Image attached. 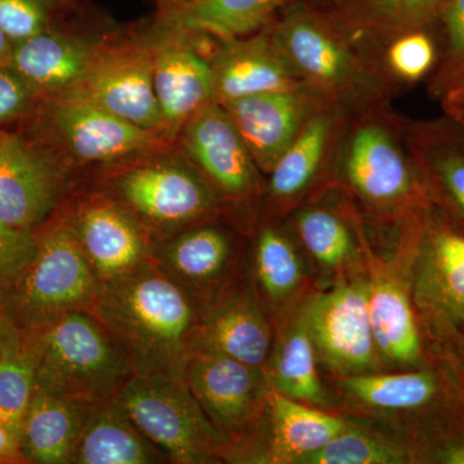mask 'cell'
<instances>
[{
  "label": "cell",
  "instance_id": "e0dca14e",
  "mask_svg": "<svg viewBox=\"0 0 464 464\" xmlns=\"http://www.w3.org/2000/svg\"><path fill=\"white\" fill-rule=\"evenodd\" d=\"M219 42L210 57L215 102L306 88L267 26L250 35Z\"/></svg>",
  "mask_w": 464,
  "mask_h": 464
},
{
  "label": "cell",
  "instance_id": "8fae6325",
  "mask_svg": "<svg viewBox=\"0 0 464 464\" xmlns=\"http://www.w3.org/2000/svg\"><path fill=\"white\" fill-rule=\"evenodd\" d=\"M185 381L228 447L250 431L267 401L264 369L215 351H195Z\"/></svg>",
  "mask_w": 464,
  "mask_h": 464
},
{
  "label": "cell",
  "instance_id": "ba28073f",
  "mask_svg": "<svg viewBox=\"0 0 464 464\" xmlns=\"http://www.w3.org/2000/svg\"><path fill=\"white\" fill-rule=\"evenodd\" d=\"M101 108L142 130L167 136L145 33L108 32L75 88ZM170 140V139H169Z\"/></svg>",
  "mask_w": 464,
  "mask_h": 464
},
{
  "label": "cell",
  "instance_id": "603a6c76",
  "mask_svg": "<svg viewBox=\"0 0 464 464\" xmlns=\"http://www.w3.org/2000/svg\"><path fill=\"white\" fill-rule=\"evenodd\" d=\"M168 463L167 458L112 402L96 405L90 414L69 464Z\"/></svg>",
  "mask_w": 464,
  "mask_h": 464
},
{
  "label": "cell",
  "instance_id": "7a4b0ae2",
  "mask_svg": "<svg viewBox=\"0 0 464 464\" xmlns=\"http://www.w3.org/2000/svg\"><path fill=\"white\" fill-rule=\"evenodd\" d=\"M17 125L50 150L74 185L82 169L94 168L99 176L176 145L161 134L128 123L76 91L42 97L33 114Z\"/></svg>",
  "mask_w": 464,
  "mask_h": 464
},
{
  "label": "cell",
  "instance_id": "277c9868",
  "mask_svg": "<svg viewBox=\"0 0 464 464\" xmlns=\"http://www.w3.org/2000/svg\"><path fill=\"white\" fill-rule=\"evenodd\" d=\"M36 360V386L85 405L112 402L134 377L123 348L88 311L60 317L26 335Z\"/></svg>",
  "mask_w": 464,
  "mask_h": 464
},
{
  "label": "cell",
  "instance_id": "ac0fdd59",
  "mask_svg": "<svg viewBox=\"0 0 464 464\" xmlns=\"http://www.w3.org/2000/svg\"><path fill=\"white\" fill-rule=\"evenodd\" d=\"M306 91L267 92L222 105L261 172L270 173L311 115Z\"/></svg>",
  "mask_w": 464,
  "mask_h": 464
},
{
  "label": "cell",
  "instance_id": "30bf717a",
  "mask_svg": "<svg viewBox=\"0 0 464 464\" xmlns=\"http://www.w3.org/2000/svg\"><path fill=\"white\" fill-rule=\"evenodd\" d=\"M74 182L53 154L18 125L0 128V218L35 232Z\"/></svg>",
  "mask_w": 464,
  "mask_h": 464
},
{
  "label": "cell",
  "instance_id": "d6a6232c",
  "mask_svg": "<svg viewBox=\"0 0 464 464\" xmlns=\"http://www.w3.org/2000/svg\"><path fill=\"white\" fill-rule=\"evenodd\" d=\"M35 386V353L26 338L18 350L0 353V422L18 436Z\"/></svg>",
  "mask_w": 464,
  "mask_h": 464
},
{
  "label": "cell",
  "instance_id": "8d00e7d4",
  "mask_svg": "<svg viewBox=\"0 0 464 464\" xmlns=\"http://www.w3.org/2000/svg\"><path fill=\"white\" fill-rule=\"evenodd\" d=\"M35 249V232L14 227L0 218V290L7 292L25 270Z\"/></svg>",
  "mask_w": 464,
  "mask_h": 464
},
{
  "label": "cell",
  "instance_id": "b9f144b4",
  "mask_svg": "<svg viewBox=\"0 0 464 464\" xmlns=\"http://www.w3.org/2000/svg\"><path fill=\"white\" fill-rule=\"evenodd\" d=\"M444 108L449 115L464 125V65L451 76L444 87Z\"/></svg>",
  "mask_w": 464,
  "mask_h": 464
},
{
  "label": "cell",
  "instance_id": "d590c367",
  "mask_svg": "<svg viewBox=\"0 0 464 464\" xmlns=\"http://www.w3.org/2000/svg\"><path fill=\"white\" fill-rule=\"evenodd\" d=\"M435 45L420 30L398 34L387 51V63L391 72L404 81L422 78L435 63Z\"/></svg>",
  "mask_w": 464,
  "mask_h": 464
},
{
  "label": "cell",
  "instance_id": "f1b7e54d",
  "mask_svg": "<svg viewBox=\"0 0 464 464\" xmlns=\"http://www.w3.org/2000/svg\"><path fill=\"white\" fill-rule=\"evenodd\" d=\"M424 292L436 306L464 324V237L441 231L433 237L423 271Z\"/></svg>",
  "mask_w": 464,
  "mask_h": 464
},
{
  "label": "cell",
  "instance_id": "7c38bea8",
  "mask_svg": "<svg viewBox=\"0 0 464 464\" xmlns=\"http://www.w3.org/2000/svg\"><path fill=\"white\" fill-rule=\"evenodd\" d=\"M152 54V72L159 109L167 136L176 141L183 125L215 102L210 57L198 50L197 36L152 21L143 30Z\"/></svg>",
  "mask_w": 464,
  "mask_h": 464
},
{
  "label": "cell",
  "instance_id": "f35d334b",
  "mask_svg": "<svg viewBox=\"0 0 464 464\" xmlns=\"http://www.w3.org/2000/svg\"><path fill=\"white\" fill-rule=\"evenodd\" d=\"M439 17L444 24L448 39L447 63L440 76L445 85L464 65V0H448Z\"/></svg>",
  "mask_w": 464,
  "mask_h": 464
},
{
  "label": "cell",
  "instance_id": "ffe728a7",
  "mask_svg": "<svg viewBox=\"0 0 464 464\" xmlns=\"http://www.w3.org/2000/svg\"><path fill=\"white\" fill-rule=\"evenodd\" d=\"M273 335L257 298L244 290H227L207 308L198 350L215 351L255 368L268 364Z\"/></svg>",
  "mask_w": 464,
  "mask_h": 464
},
{
  "label": "cell",
  "instance_id": "2e32d148",
  "mask_svg": "<svg viewBox=\"0 0 464 464\" xmlns=\"http://www.w3.org/2000/svg\"><path fill=\"white\" fill-rule=\"evenodd\" d=\"M210 221L152 241V259L204 310L221 297L234 262L230 235Z\"/></svg>",
  "mask_w": 464,
  "mask_h": 464
},
{
  "label": "cell",
  "instance_id": "83f0119b",
  "mask_svg": "<svg viewBox=\"0 0 464 464\" xmlns=\"http://www.w3.org/2000/svg\"><path fill=\"white\" fill-rule=\"evenodd\" d=\"M340 386L357 401L381 411H411L431 401L438 386L427 372L355 374L341 378Z\"/></svg>",
  "mask_w": 464,
  "mask_h": 464
},
{
  "label": "cell",
  "instance_id": "5bb4252c",
  "mask_svg": "<svg viewBox=\"0 0 464 464\" xmlns=\"http://www.w3.org/2000/svg\"><path fill=\"white\" fill-rule=\"evenodd\" d=\"M176 145L222 199L246 200L259 191L261 170L221 103H209L192 116Z\"/></svg>",
  "mask_w": 464,
  "mask_h": 464
},
{
  "label": "cell",
  "instance_id": "5b68a950",
  "mask_svg": "<svg viewBox=\"0 0 464 464\" xmlns=\"http://www.w3.org/2000/svg\"><path fill=\"white\" fill-rule=\"evenodd\" d=\"M101 288L102 283L56 209L35 231L33 257L5 297L18 329L29 335L67 314L91 313Z\"/></svg>",
  "mask_w": 464,
  "mask_h": 464
},
{
  "label": "cell",
  "instance_id": "d6986e66",
  "mask_svg": "<svg viewBox=\"0 0 464 464\" xmlns=\"http://www.w3.org/2000/svg\"><path fill=\"white\" fill-rule=\"evenodd\" d=\"M342 158L348 182L371 203L393 206L413 191L408 160L384 125L365 121L353 128L344 142Z\"/></svg>",
  "mask_w": 464,
  "mask_h": 464
},
{
  "label": "cell",
  "instance_id": "d4e9b609",
  "mask_svg": "<svg viewBox=\"0 0 464 464\" xmlns=\"http://www.w3.org/2000/svg\"><path fill=\"white\" fill-rule=\"evenodd\" d=\"M368 308L380 355L396 364L420 362V332L411 299L401 284L389 275L375 274L368 284Z\"/></svg>",
  "mask_w": 464,
  "mask_h": 464
},
{
  "label": "cell",
  "instance_id": "ab89813d",
  "mask_svg": "<svg viewBox=\"0 0 464 464\" xmlns=\"http://www.w3.org/2000/svg\"><path fill=\"white\" fill-rule=\"evenodd\" d=\"M435 167L445 190L464 212V151L449 149L441 152Z\"/></svg>",
  "mask_w": 464,
  "mask_h": 464
},
{
  "label": "cell",
  "instance_id": "bcb514c9",
  "mask_svg": "<svg viewBox=\"0 0 464 464\" xmlns=\"http://www.w3.org/2000/svg\"><path fill=\"white\" fill-rule=\"evenodd\" d=\"M152 2L157 5L158 11H166V9L179 7L188 0H152Z\"/></svg>",
  "mask_w": 464,
  "mask_h": 464
},
{
  "label": "cell",
  "instance_id": "4fadbf2b",
  "mask_svg": "<svg viewBox=\"0 0 464 464\" xmlns=\"http://www.w3.org/2000/svg\"><path fill=\"white\" fill-rule=\"evenodd\" d=\"M316 355L342 377L372 373L378 353L368 308V284H342L319 295L304 316Z\"/></svg>",
  "mask_w": 464,
  "mask_h": 464
},
{
  "label": "cell",
  "instance_id": "ee69618b",
  "mask_svg": "<svg viewBox=\"0 0 464 464\" xmlns=\"http://www.w3.org/2000/svg\"><path fill=\"white\" fill-rule=\"evenodd\" d=\"M14 43L9 38L5 30L0 27V67L8 65L11 60L12 51H14Z\"/></svg>",
  "mask_w": 464,
  "mask_h": 464
},
{
  "label": "cell",
  "instance_id": "7402d4cb",
  "mask_svg": "<svg viewBox=\"0 0 464 464\" xmlns=\"http://www.w3.org/2000/svg\"><path fill=\"white\" fill-rule=\"evenodd\" d=\"M92 408L35 386L20 430L21 449L29 463L69 464Z\"/></svg>",
  "mask_w": 464,
  "mask_h": 464
},
{
  "label": "cell",
  "instance_id": "1f68e13d",
  "mask_svg": "<svg viewBox=\"0 0 464 464\" xmlns=\"http://www.w3.org/2000/svg\"><path fill=\"white\" fill-rule=\"evenodd\" d=\"M302 244L317 264L328 270L341 268L355 256V243L346 224L331 210L307 208L297 217Z\"/></svg>",
  "mask_w": 464,
  "mask_h": 464
},
{
  "label": "cell",
  "instance_id": "f546056e",
  "mask_svg": "<svg viewBox=\"0 0 464 464\" xmlns=\"http://www.w3.org/2000/svg\"><path fill=\"white\" fill-rule=\"evenodd\" d=\"M448 0H351L346 9L350 23L382 34L420 30L440 12Z\"/></svg>",
  "mask_w": 464,
  "mask_h": 464
},
{
  "label": "cell",
  "instance_id": "f6af8a7d",
  "mask_svg": "<svg viewBox=\"0 0 464 464\" xmlns=\"http://www.w3.org/2000/svg\"><path fill=\"white\" fill-rule=\"evenodd\" d=\"M442 460L449 464H464V445L449 449L442 456Z\"/></svg>",
  "mask_w": 464,
  "mask_h": 464
},
{
  "label": "cell",
  "instance_id": "e575fe53",
  "mask_svg": "<svg viewBox=\"0 0 464 464\" xmlns=\"http://www.w3.org/2000/svg\"><path fill=\"white\" fill-rule=\"evenodd\" d=\"M404 454L398 448L365 432L346 429L315 453L297 464H398Z\"/></svg>",
  "mask_w": 464,
  "mask_h": 464
},
{
  "label": "cell",
  "instance_id": "4dcf8cb0",
  "mask_svg": "<svg viewBox=\"0 0 464 464\" xmlns=\"http://www.w3.org/2000/svg\"><path fill=\"white\" fill-rule=\"evenodd\" d=\"M255 270L259 288L271 301H284L302 283V265L290 241L273 227L259 232L255 249Z\"/></svg>",
  "mask_w": 464,
  "mask_h": 464
},
{
  "label": "cell",
  "instance_id": "44dd1931",
  "mask_svg": "<svg viewBox=\"0 0 464 464\" xmlns=\"http://www.w3.org/2000/svg\"><path fill=\"white\" fill-rule=\"evenodd\" d=\"M293 0H188L179 7L158 11L154 20L179 32L213 38H241L265 29Z\"/></svg>",
  "mask_w": 464,
  "mask_h": 464
},
{
  "label": "cell",
  "instance_id": "74e56055",
  "mask_svg": "<svg viewBox=\"0 0 464 464\" xmlns=\"http://www.w3.org/2000/svg\"><path fill=\"white\" fill-rule=\"evenodd\" d=\"M41 100V94L11 66L0 67V128L25 121Z\"/></svg>",
  "mask_w": 464,
  "mask_h": 464
},
{
  "label": "cell",
  "instance_id": "60d3db41",
  "mask_svg": "<svg viewBox=\"0 0 464 464\" xmlns=\"http://www.w3.org/2000/svg\"><path fill=\"white\" fill-rule=\"evenodd\" d=\"M26 335L18 329L9 313L5 293L0 290V353L18 350L25 343Z\"/></svg>",
  "mask_w": 464,
  "mask_h": 464
},
{
  "label": "cell",
  "instance_id": "4316f807",
  "mask_svg": "<svg viewBox=\"0 0 464 464\" xmlns=\"http://www.w3.org/2000/svg\"><path fill=\"white\" fill-rule=\"evenodd\" d=\"M268 368L271 389L286 398L315 405L325 399L316 369L315 347L304 317L284 334Z\"/></svg>",
  "mask_w": 464,
  "mask_h": 464
},
{
  "label": "cell",
  "instance_id": "8992f818",
  "mask_svg": "<svg viewBox=\"0 0 464 464\" xmlns=\"http://www.w3.org/2000/svg\"><path fill=\"white\" fill-rule=\"evenodd\" d=\"M114 402L168 463L216 462L230 448L208 420L185 378L133 377Z\"/></svg>",
  "mask_w": 464,
  "mask_h": 464
},
{
  "label": "cell",
  "instance_id": "3957f363",
  "mask_svg": "<svg viewBox=\"0 0 464 464\" xmlns=\"http://www.w3.org/2000/svg\"><path fill=\"white\" fill-rule=\"evenodd\" d=\"M88 185L123 206L151 243L210 221L224 200L177 145L110 168Z\"/></svg>",
  "mask_w": 464,
  "mask_h": 464
},
{
  "label": "cell",
  "instance_id": "6da1fadb",
  "mask_svg": "<svg viewBox=\"0 0 464 464\" xmlns=\"http://www.w3.org/2000/svg\"><path fill=\"white\" fill-rule=\"evenodd\" d=\"M123 348L134 377L185 378L206 310L154 259L102 284L91 311Z\"/></svg>",
  "mask_w": 464,
  "mask_h": 464
},
{
  "label": "cell",
  "instance_id": "7bdbcfd3",
  "mask_svg": "<svg viewBox=\"0 0 464 464\" xmlns=\"http://www.w3.org/2000/svg\"><path fill=\"white\" fill-rule=\"evenodd\" d=\"M0 464H30L21 449L20 436L0 422Z\"/></svg>",
  "mask_w": 464,
  "mask_h": 464
},
{
  "label": "cell",
  "instance_id": "836d02e7",
  "mask_svg": "<svg viewBox=\"0 0 464 464\" xmlns=\"http://www.w3.org/2000/svg\"><path fill=\"white\" fill-rule=\"evenodd\" d=\"M81 7V0H0V27L12 42L25 41Z\"/></svg>",
  "mask_w": 464,
  "mask_h": 464
},
{
  "label": "cell",
  "instance_id": "52a82bcc",
  "mask_svg": "<svg viewBox=\"0 0 464 464\" xmlns=\"http://www.w3.org/2000/svg\"><path fill=\"white\" fill-rule=\"evenodd\" d=\"M275 42L307 90L329 101L359 99L371 74L341 29L306 5H292L270 27Z\"/></svg>",
  "mask_w": 464,
  "mask_h": 464
},
{
  "label": "cell",
  "instance_id": "9c48e42d",
  "mask_svg": "<svg viewBox=\"0 0 464 464\" xmlns=\"http://www.w3.org/2000/svg\"><path fill=\"white\" fill-rule=\"evenodd\" d=\"M100 282L152 258L151 239L123 206L93 185H76L57 208Z\"/></svg>",
  "mask_w": 464,
  "mask_h": 464
},
{
  "label": "cell",
  "instance_id": "cb8c5ba5",
  "mask_svg": "<svg viewBox=\"0 0 464 464\" xmlns=\"http://www.w3.org/2000/svg\"><path fill=\"white\" fill-rule=\"evenodd\" d=\"M267 408L271 420L268 459L273 463H297L347 429L346 423L337 417L286 398L271 387Z\"/></svg>",
  "mask_w": 464,
  "mask_h": 464
},
{
  "label": "cell",
  "instance_id": "9a60e30c",
  "mask_svg": "<svg viewBox=\"0 0 464 464\" xmlns=\"http://www.w3.org/2000/svg\"><path fill=\"white\" fill-rule=\"evenodd\" d=\"M106 33L91 27L90 12L82 5L50 29L14 43L8 65L42 97L70 91L83 78Z\"/></svg>",
  "mask_w": 464,
  "mask_h": 464
},
{
  "label": "cell",
  "instance_id": "484cf974",
  "mask_svg": "<svg viewBox=\"0 0 464 464\" xmlns=\"http://www.w3.org/2000/svg\"><path fill=\"white\" fill-rule=\"evenodd\" d=\"M334 130V115L317 111L308 116L297 137L270 170V192L276 199L297 197L319 172Z\"/></svg>",
  "mask_w": 464,
  "mask_h": 464
},
{
  "label": "cell",
  "instance_id": "7dc6e473",
  "mask_svg": "<svg viewBox=\"0 0 464 464\" xmlns=\"http://www.w3.org/2000/svg\"><path fill=\"white\" fill-rule=\"evenodd\" d=\"M316 2H335V0H316Z\"/></svg>",
  "mask_w": 464,
  "mask_h": 464
}]
</instances>
